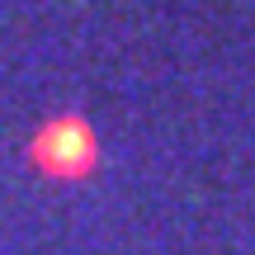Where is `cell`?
Returning a JSON list of instances; mask_svg holds the SVG:
<instances>
[{
	"label": "cell",
	"instance_id": "cell-1",
	"mask_svg": "<svg viewBox=\"0 0 255 255\" xmlns=\"http://www.w3.org/2000/svg\"><path fill=\"white\" fill-rule=\"evenodd\" d=\"M33 165L52 180H81V175L95 170L100 161V142H95V128L81 119V114H62V119L43 123L33 137Z\"/></svg>",
	"mask_w": 255,
	"mask_h": 255
}]
</instances>
